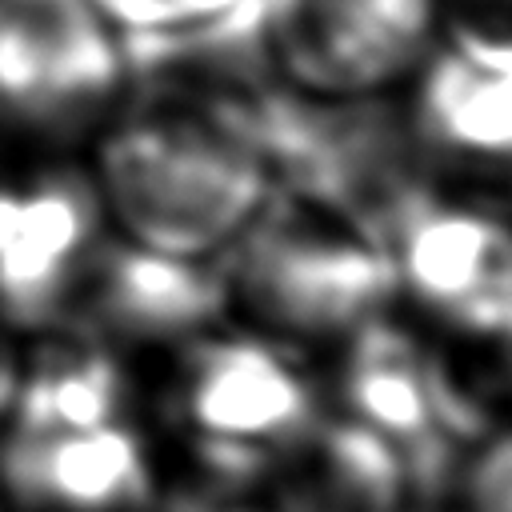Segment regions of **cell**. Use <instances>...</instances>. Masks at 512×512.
Returning a JSON list of instances; mask_svg holds the SVG:
<instances>
[{
  "label": "cell",
  "instance_id": "6da1fadb",
  "mask_svg": "<svg viewBox=\"0 0 512 512\" xmlns=\"http://www.w3.org/2000/svg\"><path fill=\"white\" fill-rule=\"evenodd\" d=\"M100 196L132 244L204 260L268 200V164L200 108L156 92L100 148Z\"/></svg>",
  "mask_w": 512,
  "mask_h": 512
},
{
  "label": "cell",
  "instance_id": "7a4b0ae2",
  "mask_svg": "<svg viewBox=\"0 0 512 512\" xmlns=\"http://www.w3.org/2000/svg\"><path fill=\"white\" fill-rule=\"evenodd\" d=\"M232 244L220 272L228 300H240L244 312L284 336H352L380 320L396 292L388 248L296 192L264 200Z\"/></svg>",
  "mask_w": 512,
  "mask_h": 512
},
{
  "label": "cell",
  "instance_id": "3957f363",
  "mask_svg": "<svg viewBox=\"0 0 512 512\" xmlns=\"http://www.w3.org/2000/svg\"><path fill=\"white\" fill-rule=\"evenodd\" d=\"M444 36V0H264V56L312 100H376Z\"/></svg>",
  "mask_w": 512,
  "mask_h": 512
},
{
  "label": "cell",
  "instance_id": "277c9868",
  "mask_svg": "<svg viewBox=\"0 0 512 512\" xmlns=\"http://www.w3.org/2000/svg\"><path fill=\"white\" fill-rule=\"evenodd\" d=\"M396 288L468 344H512V220L424 196L392 232Z\"/></svg>",
  "mask_w": 512,
  "mask_h": 512
},
{
  "label": "cell",
  "instance_id": "5b68a950",
  "mask_svg": "<svg viewBox=\"0 0 512 512\" xmlns=\"http://www.w3.org/2000/svg\"><path fill=\"white\" fill-rule=\"evenodd\" d=\"M340 388L348 420L376 432L400 456L416 496L452 488L456 464L480 432L440 360L396 324L372 320L348 340Z\"/></svg>",
  "mask_w": 512,
  "mask_h": 512
},
{
  "label": "cell",
  "instance_id": "8992f818",
  "mask_svg": "<svg viewBox=\"0 0 512 512\" xmlns=\"http://www.w3.org/2000/svg\"><path fill=\"white\" fill-rule=\"evenodd\" d=\"M124 56L88 0L0 4V112L68 132L120 88Z\"/></svg>",
  "mask_w": 512,
  "mask_h": 512
},
{
  "label": "cell",
  "instance_id": "52a82bcc",
  "mask_svg": "<svg viewBox=\"0 0 512 512\" xmlns=\"http://www.w3.org/2000/svg\"><path fill=\"white\" fill-rule=\"evenodd\" d=\"M180 412L200 444L256 456L268 468L320 424L304 376L256 340L196 344L180 376Z\"/></svg>",
  "mask_w": 512,
  "mask_h": 512
},
{
  "label": "cell",
  "instance_id": "ba28073f",
  "mask_svg": "<svg viewBox=\"0 0 512 512\" xmlns=\"http://www.w3.org/2000/svg\"><path fill=\"white\" fill-rule=\"evenodd\" d=\"M408 128L424 160L512 176V44L444 32L412 76Z\"/></svg>",
  "mask_w": 512,
  "mask_h": 512
},
{
  "label": "cell",
  "instance_id": "9c48e42d",
  "mask_svg": "<svg viewBox=\"0 0 512 512\" xmlns=\"http://www.w3.org/2000/svg\"><path fill=\"white\" fill-rule=\"evenodd\" d=\"M100 200L88 180L52 172L0 188V312L24 328L68 312L96 252Z\"/></svg>",
  "mask_w": 512,
  "mask_h": 512
},
{
  "label": "cell",
  "instance_id": "30bf717a",
  "mask_svg": "<svg viewBox=\"0 0 512 512\" xmlns=\"http://www.w3.org/2000/svg\"><path fill=\"white\" fill-rule=\"evenodd\" d=\"M224 304V276L204 260L140 244H96L68 312L80 316L92 340H180L216 320Z\"/></svg>",
  "mask_w": 512,
  "mask_h": 512
},
{
  "label": "cell",
  "instance_id": "8fae6325",
  "mask_svg": "<svg viewBox=\"0 0 512 512\" xmlns=\"http://www.w3.org/2000/svg\"><path fill=\"white\" fill-rule=\"evenodd\" d=\"M0 484L28 512H136L152 496L140 440L112 424L80 432H12Z\"/></svg>",
  "mask_w": 512,
  "mask_h": 512
},
{
  "label": "cell",
  "instance_id": "7c38bea8",
  "mask_svg": "<svg viewBox=\"0 0 512 512\" xmlns=\"http://www.w3.org/2000/svg\"><path fill=\"white\" fill-rule=\"evenodd\" d=\"M276 512H400L412 480L400 456L364 424H316L268 468Z\"/></svg>",
  "mask_w": 512,
  "mask_h": 512
},
{
  "label": "cell",
  "instance_id": "4fadbf2b",
  "mask_svg": "<svg viewBox=\"0 0 512 512\" xmlns=\"http://www.w3.org/2000/svg\"><path fill=\"white\" fill-rule=\"evenodd\" d=\"M120 372L88 340L44 352L28 384L16 388V432H80L116 420Z\"/></svg>",
  "mask_w": 512,
  "mask_h": 512
},
{
  "label": "cell",
  "instance_id": "5bb4252c",
  "mask_svg": "<svg viewBox=\"0 0 512 512\" xmlns=\"http://www.w3.org/2000/svg\"><path fill=\"white\" fill-rule=\"evenodd\" d=\"M460 512H512V424L480 432L452 476Z\"/></svg>",
  "mask_w": 512,
  "mask_h": 512
},
{
  "label": "cell",
  "instance_id": "9a60e30c",
  "mask_svg": "<svg viewBox=\"0 0 512 512\" xmlns=\"http://www.w3.org/2000/svg\"><path fill=\"white\" fill-rule=\"evenodd\" d=\"M100 16L116 20L124 32H188L220 24L256 0H88Z\"/></svg>",
  "mask_w": 512,
  "mask_h": 512
},
{
  "label": "cell",
  "instance_id": "2e32d148",
  "mask_svg": "<svg viewBox=\"0 0 512 512\" xmlns=\"http://www.w3.org/2000/svg\"><path fill=\"white\" fill-rule=\"evenodd\" d=\"M452 4L456 12L452 20H444V32L512 44V0H452Z\"/></svg>",
  "mask_w": 512,
  "mask_h": 512
},
{
  "label": "cell",
  "instance_id": "e0dca14e",
  "mask_svg": "<svg viewBox=\"0 0 512 512\" xmlns=\"http://www.w3.org/2000/svg\"><path fill=\"white\" fill-rule=\"evenodd\" d=\"M16 388H20V372H16V360H12V352L0 344V412H4V408H12V400H16Z\"/></svg>",
  "mask_w": 512,
  "mask_h": 512
},
{
  "label": "cell",
  "instance_id": "ac0fdd59",
  "mask_svg": "<svg viewBox=\"0 0 512 512\" xmlns=\"http://www.w3.org/2000/svg\"><path fill=\"white\" fill-rule=\"evenodd\" d=\"M420 512H424V508H420Z\"/></svg>",
  "mask_w": 512,
  "mask_h": 512
}]
</instances>
